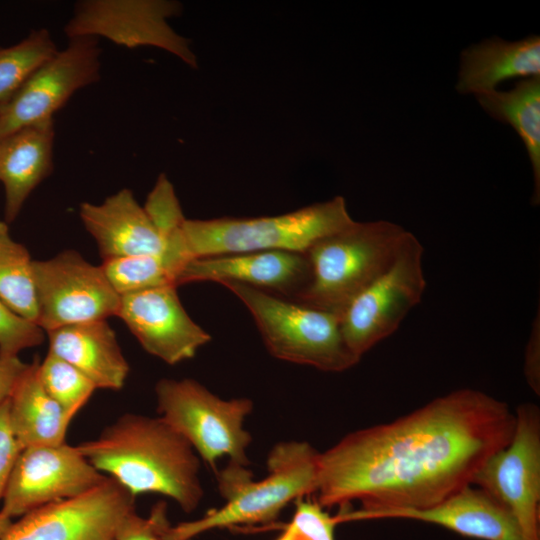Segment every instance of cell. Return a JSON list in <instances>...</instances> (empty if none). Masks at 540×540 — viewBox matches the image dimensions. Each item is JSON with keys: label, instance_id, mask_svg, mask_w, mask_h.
I'll return each instance as SVG.
<instances>
[{"label": "cell", "instance_id": "cell-9", "mask_svg": "<svg viewBox=\"0 0 540 540\" xmlns=\"http://www.w3.org/2000/svg\"><path fill=\"white\" fill-rule=\"evenodd\" d=\"M515 418L510 442L483 464L473 485L510 512L521 540H540V409L523 403Z\"/></svg>", "mask_w": 540, "mask_h": 540}, {"label": "cell", "instance_id": "cell-34", "mask_svg": "<svg viewBox=\"0 0 540 540\" xmlns=\"http://www.w3.org/2000/svg\"><path fill=\"white\" fill-rule=\"evenodd\" d=\"M28 366L18 356L0 355V405L9 399Z\"/></svg>", "mask_w": 540, "mask_h": 540}, {"label": "cell", "instance_id": "cell-24", "mask_svg": "<svg viewBox=\"0 0 540 540\" xmlns=\"http://www.w3.org/2000/svg\"><path fill=\"white\" fill-rule=\"evenodd\" d=\"M143 207L160 235L163 243L161 257L174 283L191 258L184 235L186 218L174 187L165 174L159 175Z\"/></svg>", "mask_w": 540, "mask_h": 540}, {"label": "cell", "instance_id": "cell-28", "mask_svg": "<svg viewBox=\"0 0 540 540\" xmlns=\"http://www.w3.org/2000/svg\"><path fill=\"white\" fill-rule=\"evenodd\" d=\"M101 267L111 286L120 296L174 285L161 255L113 258L104 260Z\"/></svg>", "mask_w": 540, "mask_h": 540}, {"label": "cell", "instance_id": "cell-21", "mask_svg": "<svg viewBox=\"0 0 540 540\" xmlns=\"http://www.w3.org/2000/svg\"><path fill=\"white\" fill-rule=\"evenodd\" d=\"M540 76V37L509 42L492 37L462 51L456 90L476 95L516 77Z\"/></svg>", "mask_w": 540, "mask_h": 540}, {"label": "cell", "instance_id": "cell-31", "mask_svg": "<svg viewBox=\"0 0 540 540\" xmlns=\"http://www.w3.org/2000/svg\"><path fill=\"white\" fill-rule=\"evenodd\" d=\"M8 400L0 405V499L3 498L15 461L21 451L9 425Z\"/></svg>", "mask_w": 540, "mask_h": 540}, {"label": "cell", "instance_id": "cell-27", "mask_svg": "<svg viewBox=\"0 0 540 540\" xmlns=\"http://www.w3.org/2000/svg\"><path fill=\"white\" fill-rule=\"evenodd\" d=\"M38 373L46 392L72 417L97 389L73 365L50 352L39 362Z\"/></svg>", "mask_w": 540, "mask_h": 540}, {"label": "cell", "instance_id": "cell-6", "mask_svg": "<svg viewBox=\"0 0 540 540\" xmlns=\"http://www.w3.org/2000/svg\"><path fill=\"white\" fill-rule=\"evenodd\" d=\"M221 285L248 308L273 357L324 372H342L360 361L343 338L339 315L243 284Z\"/></svg>", "mask_w": 540, "mask_h": 540}, {"label": "cell", "instance_id": "cell-5", "mask_svg": "<svg viewBox=\"0 0 540 540\" xmlns=\"http://www.w3.org/2000/svg\"><path fill=\"white\" fill-rule=\"evenodd\" d=\"M353 221L345 198L336 196L275 216L186 219L184 235L191 259L255 251L306 253Z\"/></svg>", "mask_w": 540, "mask_h": 540}, {"label": "cell", "instance_id": "cell-2", "mask_svg": "<svg viewBox=\"0 0 540 540\" xmlns=\"http://www.w3.org/2000/svg\"><path fill=\"white\" fill-rule=\"evenodd\" d=\"M77 447L98 471L135 497L157 493L191 513L204 496L200 458L159 416L125 413Z\"/></svg>", "mask_w": 540, "mask_h": 540}, {"label": "cell", "instance_id": "cell-26", "mask_svg": "<svg viewBox=\"0 0 540 540\" xmlns=\"http://www.w3.org/2000/svg\"><path fill=\"white\" fill-rule=\"evenodd\" d=\"M57 51L45 28L31 31L25 39L13 46L0 47V104L11 97Z\"/></svg>", "mask_w": 540, "mask_h": 540}, {"label": "cell", "instance_id": "cell-1", "mask_svg": "<svg viewBox=\"0 0 540 540\" xmlns=\"http://www.w3.org/2000/svg\"><path fill=\"white\" fill-rule=\"evenodd\" d=\"M515 423L506 402L476 389L451 391L320 452L315 499L341 508L338 523L433 506L473 485L483 464L510 442Z\"/></svg>", "mask_w": 540, "mask_h": 540}, {"label": "cell", "instance_id": "cell-18", "mask_svg": "<svg viewBox=\"0 0 540 540\" xmlns=\"http://www.w3.org/2000/svg\"><path fill=\"white\" fill-rule=\"evenodd\" d=\"M85 229L104 260L136 255H161L163 243L143 206L123 188L101 204L84 202L79 209Z\"/></svg>", "mask_w": 540, "mask_h": 540}, {"label": "cell", "instance_id": "cell-35", "mask_svg": "<svg viewBox=\"0 0 540 540\" xmlns=\"http://www.w3.org/2000/svg\"><path fill=\"white\" fill-rule=\"evenodd\" d=\"M12 524V519L0 511V537Z\"/></svg>", "mask_w": 540, "mask_h": 540}, {"label": "cell", "instance_id": "cell-10", "mask_svg": "<svg viewBox=\"0 0 540 540\" xmlns=\"http://www.w3.org/2000/svg\"><path fill=\"white\" fill-rule=\"evenodd\" d=\"M33 275L38 304L36 323L45 333L117 315L121 296L101 265L91 264L77 251L66 250L51 259L34 260Z\"/></svg>", "mask_w": 540, "mask_h": 540}, {"label": "cell", "instance_id": "cell-8", "mask_svg": "<svg viewBox=\"0 0 540 540\" xmlns=\"http://www.w3.org/2000/svg\"><path fill=\"white\" fill-rule=\"evenodd\" d=\"M423 255V245L407 231L392 263L341 313L343 338L359 358L392 335L421 301L427 284Z\"/></svg>", "mask_w": 540, "mask_h": 540}, {"label": "cell", "instance_id": "cell-12", "mask_svg": "<svg viewBox=\"0 0 540 540\" xmlns=\"http://www.w3.org/2000/svg\"><path fill=\"white\" fill-rule=\"evenodd\" d=\"M181 8L179 2L166 0H85L75 5L64 31L69 39L101 36L127 48L157 47L196 68L189 40L168 23Z\"/></svg>", "mask_w": 540, "mask_h": 540}, {"label": "cell", "instance_id": "cell-23", "mask_svg": "<svg viewBox=\"0 0 540 540\" xmlns=\"http://www.w3.org/2000/svg\"><path fill=\"white\" fill-rule=\"evenodd\" d=\"M493 118L510 124L522 139L534 175L533 205L540 203V76L518 82L508 91L476 95Z\"/></svg>", "mask_w": 540, "mask_h": 540}, {"label": "cell", "instance_id": "cell-14", "mask_svg": "<svg viewBox=\"0 0 540 540\" xmlns=\"http://www.w3.org/2000/svg\"><path fill=\"white\" fill-rule=\"evenodd\" d=\"M106 478L77 446L62 443L27 447L15 461L0 511L11 519L23 516L47 504L84 494Z\"/></svg>", "mask_w": 540, "mask_h": 540}, {"label": "cell", "instance_id": "cell-13", "mask_svg": "<svg viewBox=\"0 0 540 540\" xmlns=\"http://www.w3.org/2000/svg\"><path fill=\"white\" fill-rule=\"evenodd\" d=\"M100 55L98 38L69 39L65 49L57 51L0 104V138L53 118L77 90L97 82Z\"/></svg>", "mask_w": 540, "mask_h": 540}, {"label": "cell", "instance_id": "cell-25", "mask_svg": "<svg viewBox=\"0 0 540 540\" xmlns=\"http://www.w3.org/2000/svg\"><path fill=\"white\" fill-rule=\"evenodd\" d=\"M33 261L27 248L10 236L8 227L0 230V299L14 312L36 323Z\"/></svg>", "mask_w": 540, "mask_h": 540}, {"label": "cell", "instance_id": "cell-20", "mask_svg": "<svg viewBox=\"0 0 540 540\" xmlns=\"http://www.w3.org/2000/svg\"><path fill=\"white\" fill-rule=\"evenodd\" d=\"M50 353L73 365L98 389L120 390L129 364L107 320L60 327L46 333Z\"/></svg>", "mask_w": 540, "mask_h": 540}, {"label": "cell", "instance_id": "cell-16", "mask_svg": "<svg viewBox=\"0 0 540 540\" xmlns=\"http://www.w3.org/2000/svg\"><path fill=\"white\" fill-rule=\"evenodd\" d=\"M310 278L311 267L305 253L255 251L193 258L183 267L175 285L235 282L293 300Z\"/></svg>", "mask_w": 540, "mask_h": 540}, {"label": "cell", "instance_id": "cell-32", "mask_svg": "<svg viewBox=\"0 0 540 540\" xmlns=\"http://www.w3.org/2000/svg\"><path fill=\"white\" fill-rule=\"evenodd\" d=\"M166 516V505L154 506L149 517H141L135 512L122 529L118 540H162L160 525Z\"/></svg>", "mask_w": 540, "mask_h": 540}, {"label": "cell", "instance_id": "cell-15", "mask_svg": "<svg viewBox=\"0 0 540 540\" xmlns=\"http://www.w3.org/2000/svg\"><path fill=\"white\" fill-rule=\"evenodd\" d=\"M174 285L121 296L117 312L142 348L169 365L193 358L211 336L184 309Z\"/></svg>", "mask_w": 540, "mask_h": 540}, {"label": "cell", "instance_id": "cell-17", "mask_svg": "<svg viewBox=\"0 0 540 540\" xmlns=\"http://www.w3.org/2000/svg\"><path fill=\"white\" fill-rule=\"evenodd\" d=\"M378 519L426 522L479 540H521L519 527L510 512L475 485H469L427 508L382 511L369 520Z\"/></svg>", "mask_w": 540, "mask_h": 540}, {"label": "cell", "instance_id": "cell-30", "mask_svg": "<svg viewBox=\"0 0 540 540\" xmlns=\"http://www.w3.org/2000/svg\"><path fill=\"white\" fill-rule=\"evenodd\" d=\"M45 334L35 322L23 318L0 299V355L18 356L42 344Z\"/></svg>", "mask_w": 540, "mask_h": 540}, {"label": "cell", "instance_id": "cell-22", "mask_svg": "<svg viewBox=\"0 0 540 540\" xmlns=\"http://www.w3.org/2000/svg\"><path fill=\"white\" fill-rule=\"evenodd\" d=\"M35 359L22 375L8 400L11 431L22 449L65 443L69 415L44 389Z\"/></svg>", "mask_w": 540, "mask_h": 540}, {"label": "cell", "instance_id": "cell-11", "mask_svg": "<svg viewBox=\"0 0 540 540\" xmlns=\"http://www.w3.org/2000/svg\"><path fill=\"white\" fill-rule=\"evenodd\" d=\"M135 512V496L107 476L84 494L21 516L0 540H118Z\"/></svg>", "mask_w": 540, "mask_h": 540}, {"label": "cell", "instance_id": "cell-36", "mask_svg": "<svg viewBox=\"0 0 540 540\" xmlns=\"http://www.w3.org/2000/svg\"><path fill=\"white\" fill-rule=\"evenodd\" d=\"M6 227H8V224H6V223L4 222V220H0V230L4 229V228H6Z\"/></svg>", "mask_w": 540, "mask_h": 540}, {"label": "cell", "instance_id": "cell-19", "mask_svg": "<svg viewBox=\"0 0 540 540\" xmlns=\"http://www.w3.org/2000/svg\"><path fill=\"white\" fill-rule=\"evenodd\" d=\"M54 119L18 129L0 138V182L4 186V222L12 223L31 192L53 171Z\"/></svg>", "mask_w": 540, "mask_h": 540}, {"label": "cell", "instance_id": "cell-7", "mask_svg": "<svg viewBox=\"0 0 540 540\" xmlns=\"http://www.w3.org/2000/svg\"><path fill=\"white\" fill-rule=\"evenodd\" d=\"M158 416L179 433L214 472L218 460L249 465L251 434L244 429L253 401L246 397L222 399L200 382L160 379L155 385Z\"/></svg>", "mask_w": 540, "mask_h": 540}, {"label": "cell", "instance_id": "cell-29", "mask_svg": "<svg viewBox=\"0 0 540 540\" xmlns=\"http://www.w3.org/2000/svg\"><path fill=\"white\" fill-rule=\"evenodd\" d=\"M317 500L301 498L295 501V512L276 540H335L339 524Z\"/></svg>", "mask_w": 540, "mask_h": 540}, {"label": "cell", "instance_id": "cell-33", "mask_svg": "<svg viewBox=\"0 0 540 540\" xmlns=\"http://www.w3.org/2000/svg\"><path fill=\"white\" fill-rule=\"evenodd\" d=\"M540 318L535 316L525 348L524 375L532 391L540 394Z\"/></svg>", "mask_w": 540, "mask_h": 540}, {"label": "cell", "instance_id": "cell-4", "mask_svg": "<svg viewBox=\"0 0 540 540\" xmlns=\"http://www.w3.org/2000/svg\"><path fill=\"white\" fill-rule=\"evenodd\" d=\"M406 232L387 220L353 221L317 241L305 253L311 267L309 284L293 300L340 316L392 263Z\"/></svg>", "mask_w": 540, "mask_h": 540}, {"label": "cell", "instance_id": "cell-3", "mask_svg": "<svg viewBox=\"0 0 540 540\" xmlns=\"http://www.w3.org/2000/svg\"><path fill=\"white\" fill-rule=\"evenodd\" d=\"M319 455L306 441H281L271 448L266 461L268 474L260 480L253 479L247 466L228 462L215 472L225 504L175 526L166 517L160 526L161 539L192 540L214 529L273 523L289 503L315 494Z\"/></svg>", "mask_w": 540, "mask_h": 540}]
</instances>
